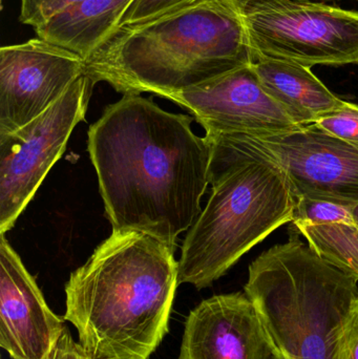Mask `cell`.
Here are the masks:
<instances>
[{
    "mask_svg": "<svg viewBox=\"0 0 358 359\" xmlns=\"http://www.w3.org/2000/svg\"><path fill=\"white\" fill-rule=\"evenodd\" d=\"M132 0H80L46 25L38 38L67 48L84 60L119 27Z\"/></svg>",
    "mask_w": 358,
    "mask_h": 359,
    "instance_id": "obj_14",
    "label": "cell"
},
{
    "mask_svg": "<svg viewBox=\"0 0 358 359\" xmlns=\"http://www.w3.org/2000/svg\"><path fill=\"white\" fill-rule=\"evenodd\" d=\"M254 61L235 0H198L140 25L118 27L85 60L84 75L123 95H172Z\"/></svg>",
    "mask_w": 358,
    "mask_h": 359,
    "instance_id": "obj_3",
    "label": "cell"
},
{
    "mask_svg": "<svg viewBox=\"0 0 358 359\" xmlns=\"http://www.w3.org/2000/svg\"><path fill=\"white\" fill-rule=\"evenodd\" d=\"M176 250L135 230L113 231L65 284L63 318L92 359H149L170 331Z\"/></svg>",
    "mask_w": 358,
    "mask_h": 359,
    "instance_id": "obj_2",
    "label": "cell"
},
{
    "mask_svg": "<svg viewBox=\"0 0 358 359\" xmlns=\"http://www.w3.org/2000/svg\"><path fill=\"white\" fill-rule=\"evenodd\" d=\"M353 219H354L355 225L358 226V203L353 206Z\"/></svg>",
    "mask_w": 358,
    "mask_h": 359,
    "instance_id": "obj_22",
    "label": "cell"
},
{
    "mask_svg": "<svg viewBox=\"0 0 358 359\" xmlns=\"http://www.w3.org/2000/svg\"><path fill=\"white\" fill-rule=\"evenodd\" d=\"M354 205L319 196H300L296 198L291 224L294 226L355 224L352 213Z\"/></svg>",
    "mask_w": 358,
    "mask_h": 359,
    "instance_id": "obj_16",
    "label": "cell"
},
{
    "mask_svg": "<svg viewBox=\"0 0 358 359\" xmlns=\"http://www.w3.org/2000/svg\"><path fill=\"white\" fill-rule=\"evenodd\" d=\"M280 352L245 292L214 295L191 310L177 359H277Z\"/></svg>",
    "mask_w": 358,
    "mask_h": 359,
    "instance_id": "obj_11",
    "label": "cell"
},
{
    "mask_svg": "<svg viewBox=\"0 0 358 359\" xmlns=\"http://www.w3.org/2000/svg\"><path fill=\"white\" fill-rule=\"evenodd\" d=\"M252 67L267 92L300 126H310L346 102L334 95L310 67L258 53H254Z\"/></svg>",
    "mask_w": 358,
    "mask_h": 359,
    "instance_id": "obj_13",
    "label": "cell"
},
{
    "mask_svg": "<svg viewBox=\"0 0 358 359\" xmlns=\"http://www.w3.org/2000/svg\"><path fill=\"white\" fill-rule=\"evenodd\" d=\"M331 359H358V299L340 329Z\"/></svg>",
    "mask_w": 358,
    "mask_h": 359,
    "instance_id": "obj_20",
    "label": "cell"
},
{
    "mask_svg": "<svg viewBox=\"0 0 358 359\" xmlns=\"http://www.w3.org/2000/svg\"><path fill=\"white\" fill-rule=\"evenodd\" d=\"M254 53L315 65H358V11L310 0H235Z\"/></svg>",
    "mask_w": 358,
    "mask_h": 359,
    "instance_id": "obj_6",
    "label": "cell"
},
{
    "mask_svg": "<svg viewBox=\"0 0 358 359\" xmlns=\"http://www.w3.org/2000/svg\"><path fill=\"white\" fill-rule=\"evenodd\" d=\"M193 118L123 95L88 130V153L113 231L144 232L178 248L202 211L212 147Z\"/></svg>",
    "mask_w": 358,
    "mask_h": 359,
    "instance_id": "obj_1",
    "label": "cell"
},
{
    "mask_svg": "<svg viewBox=\"0 0 358 359\" xmlns=\"http://www.w3.org/2000/svg\"><path fill=\"white\" fill-rule=\"evenodd\" d=\"M317 1L325 2V4H327V2L338 1V0H317Z\"/></svg>",
    "mask_w": 358,
    "mask_h": 359,
    "instance_id": "obj_23",
    "label": "cell"
},
{
    "mask_svg": "<svg viewBox=\"0 0 358 359\" xmlns=\"http://www.w3.org/2000/svg\"><path fill=\"white\" fill-rule=\"evenodd\" d=\"M322 259L358 280V226L355 224L294 226Z\"/></svg>",
    "mask_w": 358,
    "mask_h": 359,
    "instance_id": "obj_15",
    "label": "cell"
},
{
    "mask_svg": "<svg viewBox=\"0 0 358 359\" xmlns=\"http://www.w3.org/2000/svg\"><path fill=\"white\" fill-rule=\"evenodd\" d=\"M277 359H285V358H284L283 356H282V354L280 353V355L277 356Z\"/></svg>",
    "mask_w": 358,
    "mask_h": 359,
    "instance_id": "obj_24",
    "label": "cell"
},
{
    "mask_svg": "<svg viewBox=\"0 0 358 359\" xmlns=\"http://www.w3.org/2000/svg\"><path fill=\"white\" fill-rule=\"evenodd\" d=\"M212 191L185 236L178 283L205 289L269 234L291 223L296 196L273 162L212 151Z\"/></svg>",
    "mask_w": 358,
    "mask_h": 359,
    "instance_id": "obj_4",
    "label": "cell"
},
{
    "mask_svg": "<svg viewBox=\"0 0 358 359\" xmlns=\"http://www.w3.org/2000/svg\"><path fill=\"white\" fill-rule=\"evenodd\" d=\"M63 320L46 304L35 278L4 234L0 236V346L12 359H48Z\"/></svg>",
    "mask_w": 358,
    "mask_h": 359,
    "instance_id": "obj_12",
    "label": "cell"
},
{
    "mask_svg": "<svg viewBox=\"0 0 358 359\" xmlns=\"http://www.w3.org/2000/svg\"><path fill=\"white\" fill-rule=\"evenodd\" d=\"M324 132L358 145V105L345 102L340 109L327 114L315 122Z\"/></svg>",
    "mask_w": 358,
    "mask_h": 359,
    "instance_id": "obj_17",
    "label": "cell"
},
{
    "mask_svg": "<svg viewBox=\"0 0 358 359\" xmlns=\"http://www.w3.org/2000/svg\"><path fill=\"white\" fill-rule=\"evenodd\" d=\"M212 151L277 164L294 196H319L358 203V145L324 132L315 124L292 132L260 135H206Z\"/></svg>",
    "mask_w": 358,
    "mask_h": 359,
    "instance_id": "obj_7",
    "label": "cell"
},
{
    "mask_svg": "<svg viewBox=\"0 0 358 359\" xmlns=\"http://www.w3.org/2000/svg\"><path fill=\"white\" fill-rule=\"evenodd\" d=\"M78 1L80 0H20L19 20L35 29Z\"/></svg>",
    "mask_w": 358,
    "mask_h": 359,
    "instance_id": "obj_19",
    "label": "cell"
},
{
    "mask_svg": "<svg viewBox=\"0 0 358 359\" xmlns=\"http://www.w3.org/2000/svg\"><path fill=\"white\" fill-rule=\"evenodd\" d=\"M95 83L78 78L39 117L0 135V233L12 229L46 175L62 157L71 133L85 120Z\"/></svg>",
    "mask_w": 358,
    "mask_h": 359,
    "instance_id": "obj_8",
    "label": "cell"
},
{
    "mask_svg": "<svg viewBox=\"0 0 358 359\" xmlns=\"http://www.w3.org/2000/svg\"><path fill=\"white\" fill-rule=\"evenodd\" d=\"M79 55L33 38L0 48V135L15 132L56 103L84 75Z\"/></svg>",
    "mask_w": 358,
    "mask_h": 359,
    "instance_id": "obj_9",
    "label": "cell"
},
{
    "mask_svg": "<svg viewBox=\"0 0 358 359\" xmlns=\"http://www.w3.org/2000/svg\"><path fill=\"white\" fill-rule=\"evenodd\" d=\"M167 99L191 111L206 135L260 136L302 128L267 92L252 65Z\"/></svg>",
    "mask_w": 358,
    "mask_h": 359,
    "instance_id": "obj_10",
    "label": "cell"
},
{
    "mask_svg": "<svg viewBox=\"0 0 358 359\" xmlns=\"http://www.w3.org/2000/svg\"><path fill=\"white\" fill-rule=\"evenodd\" d=\"M195 1L198 0H132L122 17L119 27L146 22Z\"/></svg>",
    "mask_w": 358,
    "mask_h": 359,
    "instance_id": "obj_18",
    "label": "cell"
},
{
    "mask_svg": "<svg viewBox=\"0 0 358 359\" xmlns=\"http://www.w3.org/2000/svg\"><path fill=\"white\" fill-rule=\"evenodd\" d=\"M48 359H92L90 354L81 347L79 343H76L71 337V331L65 328L58 343L50 352Z\"/></svg>",
    "mask_w": 358,
    "mask_h": 359,
    "instance_id": "obj_21",
    "label": "cell"
},
{
    "mask_svg": "<svg viewBox=\"0 0 358 359\" xmlns=\"http://www.w3.org/2000/svg\"><path fill=\"white\" fill-rule=\"evenodd\" d=\"M244 292L284 358L331 359L358 280L292 238L250 264Z\"/></svg>",
    "mask_w": 358,
    "mask_h": 359,
    "instance_id": "obj_5",
    "label": "cell"
}]
</instances>
